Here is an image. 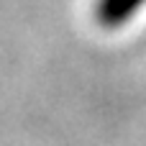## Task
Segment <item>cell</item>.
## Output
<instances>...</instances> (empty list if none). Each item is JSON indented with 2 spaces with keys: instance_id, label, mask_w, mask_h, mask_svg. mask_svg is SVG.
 I'll return each mask as SVG.
<instances>
[{
  "instance_id": "cell-1",
  "label": "cell",
  "mask_w": 146,
  "mask_h": 146,
  "mask_svg": "<svg viewBox=\"0 0 146 146\" xmlns=\"http://www.w3.org/2000/svg\"><path fill=\"white\" fill-rule=\"evenodd\" d=\"M146 0H100L98 5V18L105 26H121L123 21L131 18L133 10H139Z\"/></svg>"
}]
</instances>
